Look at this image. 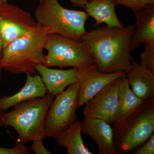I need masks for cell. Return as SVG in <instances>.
Masks as SVG:
<instances>
[{"mask_svg":"<svg viewBox=\"0 0 154 154\" xmlns=\"http://www.w3.org/2000/svg\"><path fill=\"white\" fill-rule=\"evenodd\" d=\"M135 25L123 28L98 26L87 31L82 41L90 50L97 69L104 73L129 71L131 40Z\"/></svg>","mask_w":154,"mask_h":154,"instance_id":"6da1fadb","label":"cell"},{"mask_svg":"<svg viewBox=\"0 0 154 154\" xmlns=\"http://www.w3.org/2000/svg\"><path fill=\"white\" fill-rule=\"evenodd\" d=\"M49 28L37 24L25 35L3 48L0 67L14 74H36L35 67L44 60L45 49Z\"/></svg>","mask_w":154,"mask_h":154,"instance_id":"7a4b0ae2","label":"cell"},{"mask_svg":"<svg viewBox=\"0 0 154 154\" xmlns=\"http://www.w3.org/2000/svg\"><path fill=\"white\" fill-rule=\"evenodd\" d=\"M54 97L49 94L41 98L21 102L8 112L0 113V127H11L18 135V139L25 144L44 139L45 119Z\"/></svg>","mask_w":154,"mask_h":154,"instance_id":"3957f363","label":"cell"},{"mask_svg":"<svg viewBox=\"0 0 154 154\" xmlns=\"http://www.w3.org/2000/svg\"><path fill=\"white\" fill-rule=\"evenodd\" d=\"M89 16L85 11L69 10L58 0H39L34 12L37 24L49 28L50 33L82 41Z\"/></svg>","mask_w":154,"mask_h":154,"instance_id":"277c9868","label":"cell"},{"mask_svg":"<svg viewBox=\"0 0 154 154\" xmlns=\"http://www.w3.org/2000/svg\"><path fill=\"white\" fill-rule=\"evenodd\" d=\"M113 143L117 154H128L154 134V98L145 100L132 115L113 128Z\"/></svg>","mask_w":154,"mask_h":154,"instance_id":"5b68a950","label":"cell"},{"mask_svg":"<svg viewBox=\"0 0 154 154\" xmlns=\"http://www.w3.org/2000/svg\"><path fill=\"white\" fill-rule=\"evenodd\" d=\"M45 49L48 53L42 65L48 67H72L81 70L96 65L90 50L82 41L49 33Z\"/></svg>","mask_w":154,"mask_h":154,"instance_id":"8992f818","label":"cell"},{"mask_svg":"<svg viewBox=\"0 0 154 154\" xmlns=\"http://www.w3.org/2000/svg\"><path fill=\"white\" fill-rule=\"evenodd\" d=\"M78 89L77 82L55 96L45 119L43 130L45 137H55L76 120Z\"/></svg>","mask_w":154,"mask_h":154,"instance_id":"52a82bcc","label":"cell"},{"mask_svg":"<svg viewBox=\"0 0 154 154\" xmlns=\"http://www.w3.org/2000/svg\"><path fill=\"white\" fill-rule=\"evenodd\" d=\"M29 12L13 4H0V38L3 48L37 25Z\"/></svg>","mask_w":154,"mask_h":154,"instance_id":"ba28073f","label":"cell"},{"mask_svg":"<svg viewBox=\"0 0 154 154\" xmlns=\"http://www.w3.org/2000/svg\"><path fill=\"white\" fill-rule=\"evenodd\" d=\"M120 78L111 82L86 102L83 110L84 118L99 119L113 124L118 111Z\"/></svg>","mask_w":154,"mask_h":154,"instance_id":"9c48e42d","label":"cell"},{"mask_svg":"<svg viewBox=\"0 0 154 154\" xmlns=\"http://www.w3.org/2000/svg\"><path fill=\"white\" fill-rule=\"evenodd\" d=\"M126 75L124 72L115 73L101 72L97 69L96 65L79 70L77 79L79 84L78 108L85 105L114 80Z\"/></svg>","mask_w":154,"mask_h":154,"instance_id":"30bf717a","label":"cell"},{"mask_svg":"<svg viewBox=\"0 0 154 154\" xmlns=\"http://www.w3.org/2000/svg\"><path fill=\"white\" fill-rule=\"evenodd\" d=\"M75 7L84 9L88 16L95 20V26L105 23L110 27L124 28L116 16V5L112 0H71Z\"/></svg>","mask_w":154,"mask_h":154,"instance_id":"8fae6325","label":"cell"},{"mask_svg":"<svg viewBox=\"0 0 154 154\" xmlns=\"http://www.w3.org/2000/svg\"><path fill=\"white\" fill-rule=\"evenodd\" d=\"M82 132L95 141L99 154H118L113 143V129L107 122L96 118H84L81 122Z\"/></svg>","mask_w":154,"mask_h":154,"instance_id":"7c38bea8","label":"cell"},{"mask_svg":"<svg viewBox=\"0 0 154 154\" xmlns=\"http://www.w3.org/2000/svg\"><path fill=\"white\" fill-rule=\"evenodd\" d=\"M35 70L40 75L48 94L54 97L63 93L67 87L77 82L79 69L75 68L60 70L38 64L35 67Z\"/></svg>","mask_w":154,"mask_h":154,"instance_id":"4fadbf2b","label":"cell"},{"mask_svg":"<svg viewBox=\"0 0 154 154\" xmlns=\"http://www.w3.org/2000/svg\"><path fill=\"white\" fill-rule=\"evenodd\" d=\"M26 74V82L19 92L11 96H3L0 98V113L5 112L21 102L43 97L47 94V90L40 76H32L28 73Z\"/></svg>","mask_w":154,"mask_h":154,"instance_id":"5bb4252c","label":"cell"},{"mask_svg":"<svg viewBox=\"0 0 154 154\" xmlns=\"http://www.w3.org/2000/svg\"><path fill=\"white\" fill-rule=\"evenodd\" d=\"M126 78L132 92L143 100L154 98V73L132 58Z\"/></svg>","mask_w":154,"mask_h":154,"instance_id":"9a60e30c","label":"cell"},{"mask_svg":"<svg viewBox=\"0 0 154 154\" xmlns=\"http://www.w3.org/2000/svg\"><path fill=\"white\" fill-rule=\"evenodd\" d=\"M134 12L136 19L137 29L131 40V53L142 43L154 45V5Z\"/></svg>","mask_w":154,"mask_h":154,"instance_id":"2e32d148","label":"cell"},{"mask_svg":"<svg viewBox=\"0 0 154 154\" xmlns=\"http://www.w3.org/2000/svg\"><path fill=\"white\" fill-rule=\"evenodd\" d=\"M144 101L134 94L130 87L126 75L120 78L118 111L113 124V128L118 126L125 121Z\"/></svg>","mask_w":154,"mask_h":154,"instance_id":"e0dca14e","label":"cell"},{"mask_svg":"<svg viewBox=\"0 0 154 154\" xmlns=\"http://www.w3.org/2000/svg\"><path fill=\"white\" fill-rule=\"evenodd\" d=\"M81 122L76 120L67 129L55 137L58 145L66 149L68 154H92L86 146L82 137Z\"/></svg>","mask_w":154,"mask_h":154,"instance_id":"ac0fdd59","label":"cell"},{"mask_svg":"<svg viewBox=\"0 0 154 154\" xmlns=\"http://www.w3.org/2000/svg\"><path fill=\"white\" fill-rule=\"evenodd\" d=\"M144 51L140 54L141 65L154 73V45L145 44Z\"/></svg>","mask_w":154,"mask_h":154,"instance_id":"d6986e66","label":"cell"},{"mask_svg":"<svg viewBox=\"0 0 154 154\" xmlns=\"http://www.w3.org/2000/svg\"><path fill=\"white\" fill-rule=\"evenodd\" d=\"M116 5H122L134 11L154 5V0H112Z\"/></svg>","mask_w":154,"mask_h":154,"instance_id":"ffe728a7","label":"cell"},{"mask_svg":"<svg viewBox=\"0 0 154 154\" xmlns=\"http://www.w3.org/2000/svg\"><path fill=\"white\" fill-rule=\"evenodd\" d=\"M15 146L11 148L1 147L0 154H30L29 148L19 140L15 141Z\"/></svg>","mask_w":154,"mask_h":154,"instance_id":"44dd1931","label":"cell"},{"mask_svg":"<svg viewBox=\"0 0 154 154\" xmlns=\"http://www.w3.org/2000/svg\"><path fill=\"white\" fill-rule=\"evenodd\" d=\"M131 153L134 154H154V134L143 144L134 150Z\"/></svg>","mask_w":154,"mask_h":154,"instance_id":"7402d4cb","label":"cell"},{"mask_svg":"<svg viewBox=\"0 0 154 154\" xmlns=\"http://www.w3.org/2000/svg\"><path fill=\"white\" fill-rule=\"evenodd\" d=\"M33 144L29 148L35 154H51V153L45 147L43 139H38L33 141Z\"/></svg>","mask_w":154,"mask_h":154,"instance_id":"603a6c76","label":"cell"},{"mask_svg":"<svg viewBox=\"0 0 154 154\" xmlns=\"http://www.w3.org/2000/svg\"><path fill=\"white\" fill-rule=\"evenodd\" d=\"M3 50V46L2 42L0 38V61H1V58H2V54Z\"/></svg>","mask_w":154,"mask_h":154,"instance_id":"cb8c5ba5","label":"cell"},{"mask_svg":"<svg viewBox=\"0 0 154 154\" xmlns=\"http://www.w3.org/2000/svg\"><path fill=\"white\" fill-rule=\"evenodd\" d=\"M2 70L1 67H0V82H1V81H2Z\"/></svg>","mask_w":154,"mask_h":154,"instance_id":"d4e9b609","label":"cell"},{"mask_svg":"<svg viewBox=\"0 0 154 154\" xmlns=\"http://www.w3.org/2000/svg\"><path fill=\"white\" fill-rule=\"evenodd\" d=\"M8 1L7 0H0V4H3V3H5L7 2Z\"/></svg>","mask_w":154,"mask_h":154,"instance_id":"484cf974","label":"cell"},{"mask_svg":"<svg viewBox=\"0 0 154 154\" xmlns=\"http://www.w3.org/2000/svg\"><path fill=\"white\" fill-rule=\"evenodd\" d=\"M69 1H71V0H69Z\"/></svg>","mask_w":154,"mask_h":154,"instance_id":"4316f807","label":"cell"}]
</instances>
